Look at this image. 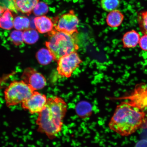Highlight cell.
Returning <instances> with one entry per match:
<instances>
[{
    "label": "cell",
    "instance_id": "obj_1",
    "mask_svg": "<svg viewBox=\"0 0 147 147\" xmlns=\"http://www.w3.org/2000/svg\"><path fill=\"white\" fill-rule=\"evenodd\" d=\"M109 127L122 136H128L140 128L147 127L146 113L134 107L126 101L117 107Z\"/></svg>",
    "mask_w": 147,
    "mask_h": 147
},
{
    "label": "cell",
    "instance_id": "obj_2",
    "mask_svg": "<svg viewBox=\"0 0 147 147\" xmlns=\"http://www.w3.org/2000/svg\"><path fill=\"white\" fill-rule=\"evenodd\" d=\"M67 111V104L60 97L48 98L36 120L38 132L45 134L49 139L55 138L61 131Z\"/></svg>",
    "mask_w": 147,
    "mask_h": 147
},
{
    "label": "cell",
    "instance_id": "obj_3",
    "mask_svg": "<svg viewBox=\"0 0 147 147\" xmlns=\"http://www.w3.org/2000/svg\"><path fill=\"white\" fill-rule=\"evenodd\" d=\"M77 34H71L53 29L48 33L47 48L57 61L62 57L76 52L79 49Z\"/></svg>",
    "mask_w": 147,
    "mask_h": 147
},
{
    "label": "cell",
    "instance_id": "obj_4",
    "mask_svg": "<svg viewBox=\"0 0 147 147\" xmlns=\"http://www.w3.org/2000/svg\"><path fill=\"white\" fill-rule=\"evenodd\" d=\"M34 91L23 80L12 82L4 91L6 105L9 107L22 103Z\"/></svg>",
    "mask_w": 147,
    "mask_h": 147
},
{
    "label": "cell",
    "instance_id": "obj_5",
    "mask_svg": "<svg viewBox=\"0 0 147 147\" xmlns=\"http://www.w3.org/2000/svg\"><path fill=\"white\" fill-rule=\"evenodd\" d=\"M57 61V70L59 74L66 78H70L82 62L76 52L62 57Z\"/></svg>",
    "mask_w": 147,
    "mask_h": 147
},
{
    "label": "cell",
    "instance_id": "obj_6",
    "mask_svg": "<svg viewBox=\"0 0 147 147\" xmlns=\"http://www.w3.org/2000/svg\"><path fill=\"white\" fill-rule=\"evenodd\" d=\"M120 99L128 100L131 105L146 113L147 111V86L143 83L137 84L130 94Z\"/></svg>",
    "mask_w": 147,
    "mask_h": 147
},
{
    "label": "cell",
    "instance_id": "obj_7",
    "mask_svg": "<svg viewBox=\"0 0 147 147\" xmlns=\"http://www.w3.org/2000/svg\"><path fill=\"white\" fill-rule=\"evenodd\" d=\"M57 21L54 25L56 30L71 34H78V26L80 21L73 10H71L62 15Z\"/></svg>",
    "mask_w": 147,
    "mask_h": 147
},
{
    "label": "cell",
    "instance_id": "obj_8",
    "mask_svg": "<svg viewBox=\"0 0 147 147\" xmlns=\"http://www.w3.org/2000/svg\"><path fill=\"white\" fill-rule=\"evenodd\" d=\"M47 99L45 95L34 91L28 98L21 104L22 107L31 114H38L45 107Z\"/></svg>",
    "mask_w": 147,
    "mask_h": 147
},
{
    "label": "cell",
    "instance_id": "obj_9",
    "mask_svg": "<svg viewBox=\"0 0 147 147\" xmlns=\"http://www.w3.org/2000/svg\"><path fill=\"white\" fill-rule=\"evenodd\" d=\"M22 78L34 91L43 89L47 84L43 75L32 68H27L25 70Z\"/></svg>",
    "mask_w": 147,
    "mask_h": 147
},
{
    "label": "cell",
    "instance_id": "obj_10",
    "mask_svg": "<svg viewBox=\"0 0 147 147\" xmlns=\"http://www.w3.org/2000/svg\"><path fill=\"white\" fill-rule=\"evenodd\" d=\"M34 22L37 30L41 34L49 33L54 29V23L47 16H38L34 18Z\"/></svg>",
    "mask_w": 147,
    "mask_h": 147
},
{
    "label": "cell",
    "instance_id": "obj_11",
    "mask_svg": "<svg viewBox=\"0 0 147 147\" xmlns=\"http://www.w3.org/2000/svg\"><path fill=\"white\" fill-rule=\"evenodd\" d=\"M140 38V34L135 30L127 32L122 38L123 47L125 49L135 48L139 45Z\"/></svg>",
    "mask_w": 147,
    "mask_h": 147
},
{
    "label": "cell",
    "instance_id": "obj_12",
    "mask_svg": "<svg viewBox=\"0 0 147 147\" xmlns=\"http://www.w3.org/2000/svg\"><path fill=\"white\" fill-rule=\"evenodd\" d=\"M39 0H14V5L17 10L22 13L30 14L33 12Z\"/></svg>",
    "mask_w": 147,
    "mask_h": 147
},
{
    "label": "cell",
    "instance_id": "obj_13",
    "mask_svg": "<svg viewBox=\"0 0 147 147\" xmlns=\"http://www.w3.org/2000/svg\"><path fill=\"white\" fill-rule=\"evenodd\" d=\"M124 16L122 12L117 9L109 12L106 18V23L111 28L118 27L124 21Z\"/></svg>",
    "mask_w": 147,
    "mask_h": 147
},
{
    "label": "cell",
    "instance_id": "obj_14",
    "mask_svg": "<svg viewBox=\"0 0 147 147\" xmlns=\"http://www.w3.org/2000/svg\"><path fill=\"white\" fill-rule=\"evenodd\" d=\"M76 111L77 114L80 118L85 119L92 115V107L87 101H81L77 105Z\"/></svg>",
    "mask_w": 147,
    "mask_h": 147
},
{
    "label": "cell",
    "instance_id": "obj_15",
    "mask_svg": "<svg viewBox=\"0 0 147 147\" xmlns=\"http://www.w3.org/2000/svg\"><path fill=\"white\" fill-rule=\"evenodd\" d=\"M13 16L9 9H7L0 17V28L10 30L14 27Z\"/></svg>",
    "mask_w": 147,
    "mask_h": 147
},
{
    "label": "cell",
    "instance_id": "obj_16",
    "mask_svg": "<svg viewBox=\"0 0 147 147\" xmlns=\"http://www.w3.org/2000/svg\"><path fill=\"white\" fill-rule=\"evenodd\" d=\"M36 58L40 64L45 65L55 60L54 56L48 49L43 48L40 49L36 55Z\"/></svg>",
    "mask_w": 147,
    "mask_h": 147
},
{
    "label": "cell",
    "instance_id": "obj_17",
    "mask_svg": "<svg viewBox=\"0 0 147 147\" xmlns=\"http://www.w3.org/2000/svg\"><path fill=\"white\" fill-rule=\"evenodd\" d=\"M39 38V34L35 29H28L23 32L24 42L28 45H33L36 43Z\"/></svg>",
    "mask_w": 147,
    "mask_h": 147
},
{
    "label": "cell",
    "instance_id": "obj_18",
    "mask_svg": "<svg viewBox=\"0 0 147 147\" xmlns=\"http://www.w3.org/2000/svg\"><path fill=\"white\" fill-rule=\"evenodd\" d=\"M30 25V20L25 16H18L14 18V27L16 30H26L29 29Z\"/></svg>",
    "mask_w": 147,
    "mask_h": 147
},
{
    "label": "cell",
    "instance_id": "obj_19",
    "mask_svg": "<svg viewBox=\"0 0 147 147\" xmlns=\"http://www.w3.org/2000/svg\"><path fill=\"white\" fill-rule=\"evenodd\" d=\"M120 3V0H100L101 7L103 10L108 12L117 9Z\"/></svg>",
    "mask_w": 147,
    "mask_h": 147
},
{
    "label": "cell",
    "instance_id": "obj_20",
    "mask_svg": "<svg viewBox=\"0 0 147 147\" xmlns=\"http://www.w3.org/2000/svg\"><path fill=\"white\" fill-rule=\"evenodd\" d=\"M137 21L141 32L144 34H147V11L139 13Z\"/></svg>",
    "mask_w": 147,
    "mask_h": 147
},
{
    "label": "cell",
    "instance_id": "obj_21",
    "mask_svg": "<svg viewBox=\"0 0 147 147\" xmlns=\"http://www.w3.org/2000/svg\"><path fill=\"white\" fill-rule=\"evenodd\" d=\"M48 5L44 2H39L33 11L34 15L38 17L44 16L49 12Z\"/></svg>",
    "mask_w": 147,
    "mask_h": 147
},
{
    "label": "cell",
    "instance_id": "obj_22",
    "mask_svg": "<svg viewBox=\"0 0 147 147\" xmlns=\"http://www.w3.org/2000/svg\"><path fill=\"white\" fill-rule=\"evenodd\" d=\"M11 41L16 46H20L23 43V32L15 30L13 31L10 34Z\"/></svg>",
    "mask_w": 147,
    "mask_h": 147
},
{
    "label": "cell",
    "instance_id": "obj_23",
    "mask_svg": "<svg viewBox=\"0 0 147 147\" xmlns=\"http://www.w3.org/2000/svg\"><path fill=\"white\" fill-rule=\"evenodd\" d=\"M139 45L142 50L147 51V34H144L141 37Z\"/></svg>",
    "mask_w": 147,
    "mask_h": 147
},
{
    "label": "cell",
    "instance_id": "obj_24",
    "mask_svg": "<svg viewBox=\"0 0 147 147\" xmlns=\"http://www.w3.org/2000/svg\"><path fill=\"white\" fill-rule=\"evenodd\" d=\"M135 147H147V140L143 139L138 142Z\"/></svg>",
    "mask_w": 147,
    "mask_h": 147
},
{
    "label": "cell",
    "instance_id": "obj_25",
    "mask_svg": "<svg viewBox=\"0 0 147 147\" xmlns=\"http://www.w3.org/2000/svg\"><path fill=\"white\" fill-rule=\"evenodd\" d=\"M5 11V8H3V7L0 5V17L2 16L3 13Z\"/></svg>",
    "mask_w": 147,
    "mask_h": 147
}]
</instances>
